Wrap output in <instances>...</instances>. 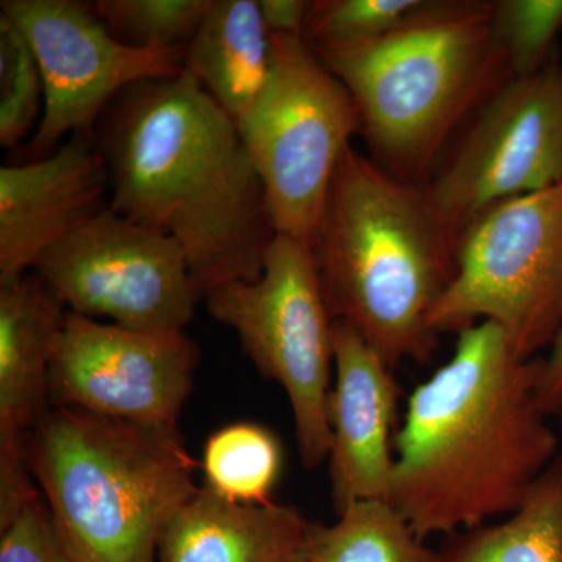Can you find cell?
<instances>
[{
	"instance_id": "44dd1931",
	"label": "cell",
	"mask_w": 562,
	"mask_h": 562,
	"mask_svg": "<svg viewBox=\"0 0 562 562\" xmlns=\"http://www.w3.org/2000/svg\"><path fill=\"white\" fill-rule=\"evenodd\" d=\"M210 5L211 0H99L94 9L127 46L187 50Z\"/></svg>"
},
{
	"instance_id": "cb8c5ba5",
	"label": "cell",
	"mask_w": 562,
	"mask_h": 562,
	"mask_svg": "<svg viewBox=\"0 0 562 562\" xmlns=\"http://www.w3.org/2000/svg\"><path fill=\"white\" fill-rule=\"evenodd\" d=\"M420 0H316L306 20L310 44L357 43L397 25Z\"/></svg>"
},
{
	"instance_id": "9c48e42d",
	"label": "cell",
	"mask_w": 562,
	"mask_h": 562,
	"mask_svg": "<svg viewBox=\"0 0 562 562\" xmlns=\"http://www.w3.org/2000/svg\"><path fill=\"white\" fill-rule=\"evenodd\" d=\"M33 271L70 313L136 331H184L202 292L169 236L101 214L47 250Z\"/></svg>"
},
{
	"instance_id": "484cf974",
	"label": "cell",
	"mask_w": 562,
	"mask_h": 562,
	"mask_svg": "<svg viewBox=\"0 0 562 562\" xmlns=\"http://www.w3.org/2000/svg\"><path fill=\"white\" fill-rule=\"evenodd\" d=\"M312 2L305 0H260L262 20L271 35L303 36Z\"/></svg>"
},
{
	"instance_id": "d6986e66",
	"label": "cell",
	"mask_w": 562,
	"mask_h": 562,
	"mask_svg": "<svg viewBox=\"0 0 562 562\" xmlns=\"http://www.w3.org/2000/svg\"><path fill=\"white\" fill-rule=\"evenodd\" d=\"M292 562H439L386 502H362L331 525L310 522Z\"/></svg>"
},
{
	"instance_id": "ba28073f",
	"label": "cell",
	"mask_w": 562,
	"mask_h": 562,
	"mask_svg": "<svg viewBox=\"0 0 562 562\" xmlns=\"http://www.w3.org/2000/svg\"><path fill=\"white\" fill-rule=\"evenodd\" d=\"M203 301L258 372L286 392L302 465L319 468L330 452L333 317L312 247L276 233L258 279L220 284Z\"/></svg>"
},
{
	"instance_id": "6da1fadb",
	"label": "cell",
	"mask_w": 562,
	"mask_h": 562,
	"mask_svg": "<svg viewBox=\"0 0 562 562\" xmlns=\"http://www.w3.org/2000/svg\"><path fill=\"white\" fill-rule=\"evenodd\" d=\"M98 124L110 209L179 244L202 297L261 276L276 231L260 177L238 124L194 77L133 85Z\"/></svg>"
},
{
	"instance_id": "e0dca14e",
	"label": "cell",
	"mask_w": 562,
	"mask_h": 562,
	"mask_svg": "<svg viewBox=\"0 0 562 562\" xmlns=\"http://www.w3.org/2000/svg\"><path fill=\"white\" fill-rule=\"evenodd\" d=\"M183 69L233 121L244 120L271 79L272 40L260 2L211 0L184 52Z\"/></svg>"
},
{
	"instance_id": "ac0fdd59",
	"label": "cell",
	"mask_w": 562,
	"mask_h": 562,
	"mask_svg": "<svg viewBox=\"0 0 562 562\" xmlns=\"http://www.w3.org/2000/svg\"><path fill=\"white\" fill-rule=\"evenodd\" d=\"M439 562H562V454L505 520L454 532Z\"/></svg>"
},
{
	"instance_id": "4fadbf2b",
	"label": "cell",
	"mask_w": 562,
	"mask_h": 562,
	"mask_svg": "<svg viewBox=\"0 0 562 562\" xmlns=\"http://www.w3.org/2000/svg\"><path fill=\"white\" fill-rule=\"evenodd\" d=\"M68 312L35 271L0 281V527L41 495L27 446L52 408V361Z\"/></svg>"
},
{
	"instance_id": "d4e9b609",
	"label": "cell",
	"mask_w": 562,
	"mask_h": 562,
	"mask_svg": "<svg viewBox=\"0 0 562 562\" xmlns=\"http://www.w3.org/2000/svg\"><path fill=\"white\" fill-rule=\"evenodd\" d=\"M0 562H76L58 535L43 495L0 527Z\"/></svg>"
},
{
	"instance_id": "7402d4cb",
	"label": "cell",
	"mask_w": 562,
	"mask_h": 562,
	"mask_svg": "<svg viewBox=\"0 0 562 562\" xmlns=\"http://www.w3.org/2000/svg\"><path fill=\"white\" fill-rule=\"evenodd\" d=\"M492 29L513 77H527L553 60L562 29V0L492 2Z\"/></svg>"
},
{
	"instance_id": "2e32d148",
	"label": "cell",
	"mask_w": 562,
	"mask_h": 562,
	"mask_svg": "<svg viewBox=\"0 0 562 562\" xmlns=\"http://www.w3.org/2000/svg\"><path fill=\"white\" fill-rule=\"evenodd\" d=\"M308 524L295 506L239 505L201 486L162 532L157 562H292Z\"/></svg>"
},
{
	"instance_id": "30bf717a",
	"label": "cell",
	"mask_w": 562,
	"mask_h": 562,
	"mask_svg": "<svg viewBox=\"0 0 562 562\" xmlns=\"http://www.w3.org/2000/svg\"><path fill=\"white\" fill-rule=\"evenodd\" d=\"M0 5L31 44L43 77V116L29 143L33 160L50 155L66 136L94 135L111 102L133 85L183 70L187 50L127 46L94 5L79 0H3Z\"/></svg>"
},
{
	"instance_id": "603a6c76",
	"label": "cell",
	"mask_w": 562,
	"mask_h": 562,
	"mask_svg": "<svg viewBox=\"0 0 562 562\" xmlns=\"http://www.w3.org/2000/svg\"><path fill=\"white\" fill-rule=\"evenodd\" d=\"M44 103V85L31 44L0 16V143L13 147L31 133Z\"/></svg>"
},
{
	"instance_id": "277c9868",
	"label": "cell",
	"mask_w": 562,
	"mask_h": 562,
	"mask_svg": "<svg viewBox=\"0 0 562 562\" xmlns=\"http://www.w3.org/2000/svg\"><path fill=\"white\" fill-rule=\"evenodd\" d=\"M310 46L350 92L372 160L413 183L513 77L486 0H420L375 38Z\"/></svg>"
},
{
	"instance_id": "8992f818",
	"label": "cell",
	"mask_w": 562,
	"mask_h": 562,
	"mask_svg": "<svg viewBox=\"0 0 562 562\" xmlns=\"http://www.w3.org/2000/svg\"><path fill=\"white\" fill-rule=\"evenodd\" d=\"M480 322L501 328L525 361L562 335V179L495 203L462 232L430 327L438 336Z\"/></svg>"
},
{
	"instance_id": "9a60e30c",
	"label": "cell",
	"mask_w": 562,
	"mask_h": 562,
	"mask_svg": "<svg viewBox=\"0 0 562 562\" xmlns=\"http://www.w3.org/2000/svg\"><path fill=\"white\" fill-rule=\"evenodd\" d=\"M110 194L94 135L77 133L47 157L0 169V281L33 271L40 258L94 220Z\"/></svg>"
},
{
	"instance_id": "ffe728a7",
	"label": "cell",
	"mask_w": 562,
	"mask_h": 562,
	"mask_svg": "<svg viewBox=\"0 0 562 562\" xmlns=\"http://www.w3.org/2000/svg\"><path fill=\"white\" fill-rule=\"evenodd\" d=\"M283 471L279 438L251 422L227 425L211 435L202 457L203 487L239 505L271 501Z\"/></svg>"
},
{
	"instance_id": "5b68a950",
	"label": "cell",
	"mask_w": 562,
	"mask_h": 562,
	"mask_svg": "<svg viewBox=\"0 0 562 562\" xmlns=\"http://www.w3.org/2000/svg\"><path fill=\"white\" fill-rule=\"evenodd\" d=\"M27 461L76 562H157L162 532L201 487L179 428L72 406L44 416Z\"/></svg>"
},
{
	"instance_id": "7c38bea8",
	"label": "cell",
	"mask_w": 562,
	"mask_h": 562,
	"mask_svg": "<svg viewBox=\"0 0 562 562\" xmlns=\"http://www.w3.org/2000/svg\"><path fill=\"white\" fill-rule=\"evenodd\" d=\"M199 357L184 331L128 330L68 312L52 361L50 406L179 428Z\"/></svg>"
},
{
	"instance_id": "5bb4252c",
	"label": "cell",
	"mask_w": 562,
	"mask_h": 562,
	"mask_svg": "<svg viewBox=\"0 0 562 562\" xmlns=\"http://www.w3.org/2000/svg\"><path fill=\"white\" fill-rule=\"evenodd\" d=\"M333 383L328 395L331 501L336 516L362 502H386L394 472L401 386L394 369L342 321H333Z\"/></svg>"
},
{
	"instance_id": "7a4b0ae2",
	"label": "cell",
	"mask_w": 562,
	"mask_h": 562,
	"mask_svg": "<svg viewBox=\"0 0 562 562\" xmlns=\"http://www.w3.org/2000/svg\"><path fill=\"white\" fill-rule=\"evenodd\" d=\"M542 358L520 360L501 328L458 333L450 360L409 395L387 503L420 539L516 512L560 435L538 398Z\"/></svg>"
},
{
	"instance_id": "3957f363",
	"label": "cell",
	"mask_w": 562,
	"mask_h": 562,
	"mask_svg": "<svg viewBox=\"0 0 562 562\" xmlns=\"http://www.w3.org/2000/svg\"><path fill=\"white\" fill-rule=\"evenodd\" d=\"M461 233L425 184L344 151L313 246L333 321L360 333L392 369L438 344L432 310L457 273Z\"/></svg>"
},
{
	"instance_id": "8fae6325",
	"label": "cell",
	"mask_w": 562,
	"mask_h": 562,
	"mask_svg": "<svg viewBox=\"0 0 562 562\" xmlns=\"http://www.w3.org/2000/svg\"><path fill=\"white\" fill-rule=\"evenodd\" d=\"M562 179V65L512 77L476 110L428 194L461 233L495 203Z\"/></svg>"
},
{
	"instance_id": "4316f807",
	"label": "cell",
	"mask_w": 562,
	"mask_h": 562,
	"mask_svg": "<svg viewBox=\"0 0 562 562\" xmlns=\"http://www.w3.org/2000/svg\"><path fill=\"white\" fill-rule=\"evenodd\" d=\"M538 398L547 416L562 414V335L550 349V355L542 358L541 380H539Z\"/></svg>"
},
{
	"instance_id": "83f0119b",
	"label": "cell",
	"mask_w": 562,
	"mask_h": 562,
	"mask_svg": "<svg viewBox=\"0 0 562 562\" xmlns=\"http://www.w3.org/2000/svg\"><path fill=\"white\" fill-rule=\"evenodd\" d=\"M560 419H561V438H562V414L560 416Z\"/></svg>"
},
{
	"instance_id": "52a82bcc",
	"label": "cell",
	"mask_w": 562,
	"mask_h": 562,
	"mask_svg": "<svg viewBox=\"0 0 562 562\" xmlns=\"http://www.w3.org/2000/svg\"><path fill=\"white\" fill-rule=\"evenodd\" d=\"M271 40L268 88L236 124L260 177L273 231L313 249L333 177L361 133L360 114L308 41Z\"/></svg>"
}]
</instances>
